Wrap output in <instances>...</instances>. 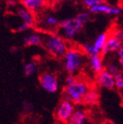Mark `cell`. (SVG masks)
Wrapping results in <instances>:
<instances>
[{"instance_id": "obj_4", "label": "cell", "mask_w": 123, "mask_h": 124, "mask_svg": "<svg viewBox=\"0 0 123 124\" xmlns=\"http://www.w3.org/2000/svg\"><path fill=\"white\" fill-rule=\"evenodd\" d=\"M59 27L63 29V33L67 38H74L83 29L84 25L76 17L59 22Z\"/></svg>"}, {"instance_id": "obj_10", "label": "cell", "mask_w": 123, "mask_h": 124, "mask_svg": "<svg viewBox=\"0 0 123 124\" xmlns=\"http://www.w3.org/2000/svg\"><path fill=\"white\" fill-rule=\"evenodd\" d=\"M89 63H90L91 69L96 74L99 73L102 70H104L103 62H102L101 54H95L89 55Z\"/></svg>"}, {"instance_id": "obj_19", "label": "cell", "mask_w": 123, "mask_h": 124, "mask_svg": "<svg viewBox=\"0 0 123 124\" xmlns=\"http://www.w3.org/2000/svg\"><path fill=\"white\" fill-rule=\"evenodd\" d=\"M105 70L108 72H109L112 76H115V75H116V74L121 72V66H119L117 64H115V63H111V64H109L107 66V69H105Z\"/></svg>"}, {"instance_id": "obj_23", "label": "cell", "mask_w": 123, "mask_h": 124, "mask_svg": "<svg viewBox=\"0 0 123 124\" xmlns=\"http://www.w3.org/2000/svg\"><path fill=\"white\" fill-rule=\"evenodd\" d=\"M102 3V0H84V4L86 6L87 8H91V6L96 5Z\"/></svg>"}, {"instance_id": "obj_18", "label": "cell", "mask_w": 123, "mask_h": 124, "mask_svg": "<svg viewBox=\"0 0 123 124\" xmlns=\"http://www.w3.org/2000/svg\"><path fill=\"white\" fill-rule=\"evenodd\" d=\"M114 80H115V88H116L119 91L123 90V74L122 72L116 74L114 76Z\"/></svg>"}, {"instance_id": "obj_27", "label": "cell", "mask_w": 123, "mask_h": 124, "mask_svg": "<svg viewBox=\"0 0 123 124\" xmlns=\"http://www.w3.org/2000/svg\"><path fill=\"white\" fill-rule=\"evenodd\" d=\"M30 29V28H29L27 24H25V23H23L22 25L18 26L17 31H18V32H23V31H26L27 29Z\"/></svg>"}, {"instance_id": "obj_14", "label": "cell", "mask_w": 123, "mask_h": 124, "mask_svg": "<svg viewBox=\"0 0 123 124\" xmlns=\"http://www.w3.org/2000/svg\"><path fill=\"white\" fill-rule=\"evenodd\" d=\"M112 7L113 6H110L108 4L102 2L99 4L91 6V8H89V10L92 14L103 13V14H107V15H112Z\"/></svg>"}, {"instance_id": "obj_3", "label": "cell", "mask_w": 123, "mask_h": 124, "mask_svg": "<svg viewBox=\"0 0 123 124\" xmlns=\"http://www.w3.org/2000/svg\"><path fill=\"white\" fill-rule=\"evenodd\" d=\"M64 66L69 75H73L83 64V54L75 48L67 49L64 54Z\"/></svg>"}, {"instance_id": "obj_25", "label": "cell", "mask_w": 123, "mask_h": 124, "mask_svg": "<svg viewBox=\"0 0 123 124\" xmlns=\"http://www.w3.org/2000/svg\"><path fill=\"white\" fill-rule=\"evenodd\" d=\"M115 39H117V40H119V41H122V40H123V33H122V30H116L115 32H114V34L113 35Z\"/></svg>"}, {"instance_id": "obj_15", "label": "cell", "mask_w": 123, "mask_h": 124, "mask_svg": "<svg viewBox=\"0 0 123 124\" xmlns=\"http://www.w3.org/2000/svg\"><path fill=\"white\" fill-rule=\"evenodd\" d=\"M43 43V38L38 34H31L30 35L25 37L23 41L24 46H40Z\"/></svg>"}, {"instance_id": "obj_20", "label": "cell", "mask_w": 123, "mask_h": 124, "mask_svg": "<svg viewBox=\"0 0 123 124\" xmlns=\"http://www.w3.org/2000/svg\"><path fill=\"white\" fill-rule=\"evenodd\" d=\"M83 47V50L85 52V54H87L88 55H91V54H101L99 51H97L92 44H89V43H85L82 46Z\"/></svg>"}, {"instance_id": "obj_33", "label": "cell", "mask_w": 123, "mask_h": 124, "mask_svg": "<svg viewBox=\"0 0 123 124\" xmlns=\"http://www.w3.org/2000/svg\"><path fill=\"white\" fill-rule=\"evenodd\" d=\"M91 124H96V123H91Z\"/></svg>"}, {"instance_id": "obj_1", "label": "cell", "mask_w": 123, "mask_h": 124, "mask_svg": "<svg viewBox=\"0 0 123 124\" xmlns=\"http://www.w3.org/2000/svg\"><path fill=\"white\" fill-rule=\"evenodd\" d=\"M90 89L89 85L85 81L76 79L68 84L64 88V99L72 102L74 105L83 104V97Z\"/></svg>"}, {"instance_id": "obj_28", "label": "cell", "mask_w": 123, "mask_h": 124, "mask_svg": "<svg viewBox=\"0 0 123 124\" xmlns=\"http://www.w3.org/2000/svg\"><path fill=\"white\" fill-rule=\"evenodd\" d=\"M75 80H76V78L73 75H68L67 77L65 78V83H66V85L72 83V82H74Z\"/></svg>"}, {"instance_id": "obj_30", "label": "cell", "mask_w": 123, "mask_h": 124, "mask_svg": "<svg viewBox=\"0 0 123 124\" xmlns=\"http://www.w3.org/2000/svg\"><path fill=\"white\" fill-rule=\"evenodd\" d=\"M102 124H116V123L111 120H107V121H105Z\"/></svg>"}, {"instance_id": "obj_7", "label": "cell", "mask_w": 123, "mask_h": 124, "mask_svg": "<svg viewBox=\"0 0 123 124\" xmlns=\"http://www.w3.org/2000/svg\"><path fill=\"white\" fill-rule=\"evenodd\" d=\"M96 85L101 88H104L107 90L115 89V80L114 76H112L109 72L106 70H102V72L96 74Z\"/></svg>"}, {"instance_id": "obj_31", "label": "cell", "mask_w": 123, "mask_h": 124, "mask_svg": "<svg viewBox=\"0 0 123 124\" xmlns=\"http://www.w3.org/2000/svg\"><path fill=\"white\" fill-rule=\"evenodd\" d=\"M56 1H64V0H56Z\"/></svg>"}, {"instance_id": "obj_6", "label": "cell", "mask_w": 123, "mask_h": 124, "mask_svg": "<svg viewBox=\"0 0 123 124\" xmlns=\"http://www.w3.org/2000/svg\"><path fill=\"white\" fill-rule=\"evenodd\" d=\"M39 82L41 88L48 93L57 92L60 87L58 78L51 72H44L40 74L39 78Z\"/></svg>"}, {"instance_id": "obj_13", "label": "cell", "mask_w": 123, "mask_h": 124, "mask_svg": "<svg viewBox=\"0 0 123 124\" xmlns=\"http://www.w3.org/2000/svg\"><path fill=\"white\" fill-rule=\"evenodd\" d=\"M65 124H87V115L85 111L80 108L75 109Z\"/></svg>"}, {"instance_id": "obj_5", "label": "cell", "mask_w": 123, "mask_h": 124, "mask_svg": "<svg viewBox=\"0 0 123 124\" xmlns=\"http://www.w3.org/2000/svg\"><path fill=\"white\" fill-rule=\"evenodd\" d=\"M75 110V105L72 102L64 99L60 103L55 110V117L61 123H66Z\"/></svg>"}, {"instance_id": "obj_16", "label": "cell", "mask_w": 123, "mask_h": 124, "mask_svg": "<svg viewBox=\"0 0 123 124\" xmlns=\"http://www.w3.org/2000/svg\"><path fill=\"white\" fill-rule=\"evenodd\" d=\"M108 35H108V33H106V32H103V33L100 34V35L96 38L94 43L92 44L95 48L97 51H99L100 53H101V51L102 50V48L104 47V46H105L106 41H107V40H108Z\"/></svg>"}, {"instance_id": "obj_26", "label": "cell", "mask_w": 123, "mask_h": 124, "mask_svg": "<svg viewBox=\"0 0 123 124\" xmlns=\"http://www.w3.org/2000/svg\"><path fill=\"white\" fill-rule=\"evenodd\" d=\"M117 55L119 58V62L121 66H122L123 65V48H121L117 51Z\"/></svg>"}, {"instance_id": "obj_24", "label": "cell", "mask_w": 123, "mask_h": 124, "mask_svg": "<svg viewBox=\"0 0 123 124\" xmlns=\"http://www.w3.org/2000/svg\"><path fill=\"white\" fill-rule=\"evenodd\" d=\"M23 109H24L25 112L30 113V112H32L33 109H34V105L31 103H26L23 105Z\"/></svg>"}, {"instance_id": "obj_17", "label": "cell", "mask_w": 123, "mask_h": 124, "mask_svg": "<svg viewBox=\"0 0 123 124\" xmlns=\"http://www.w3.org/2000/svg\"><path fill=\"white\" fill-rule=\"evenodd\" d=\"M37 66L34 61L31 62H28L24 65L23 66V71H24V74H25L27 77H30L33 74L36 72Z\"/></svg>"}, {"instance_id": "obj_11", "label": "cell", "mask_w": 123, "mask_h": 124, "mask_svg": "<svg viewBox=\"0 0 123 124\" xmlns=\"http://www.w3.org/2000/svg\"><path fill=\"white\" fill-rule=\"evenodd\" d=\"M100 95L96 89H89L83 97V104L87 106H94L99 103Z\"/></svg>"}, {"instance_id": "obj_21", "label": "cell", "mask_w": 123, "mask_h": 124, "mask_svg": "<svg viewBox=\"0 0 123 124\" xmlns=\"http://www.w3.org/2000/svg\"><path fill=\"white\" fill-rule=\"evenodd\" d=\"M76 18L84 25V24H85V23H88V22L91 20V15H90V13H88V12L84 11V12L79 13L78 15L76 16Z\"/></svg>"}, {"instance_id": "obj_22", "label": "cell", "mask_w": 123, "mask_h": 124, "mask_svg": "<svg viewBox=\"0 0 123 124\" xmlns=\"http://www.w3.org/2000/svg\"><path fill=\"white\" fill-rule=\"evenodd\" d=\"M45 22H46V25L49 26V27H55V26H57L59 24V21L58 19L56 17H54V16H48L46 18V20H45Z\"/></svg>"}, {"instance_id": "obj_8", "label": "cell", "mask_w": 123, "mask_h": 124, "mask_svg": "<svg viewBox=\"0 0 123 124\" xmlns=\"http://www.w3.org/2000/svg\"><path fill=\"white\" fill-rule=\"evenodd\" d=\"M23 8L32 13L40 11L46 6L47 0H19Z\"/></svg>"}, {"instance_id": "obj_29", "label": "cell", "mask_w": 123, "mask_h": 124, "mask_svg": "<svg viewBox=\"0 0 123 124\" xmlns=\"http://www.w3.org/2000/svg\"><path fill=\"white\" fill-rule=\"evenodd\" d=\"M7 4L10 7H14V6H15V4H16V1H15V0H8Z\"/></svg>"}, {"instance_id": "obj_9", "label": "cell", "mask_w": 123, "mask_h": 124, "mask_svg": "<svg viewBox=\"0 0 123 124\" xmlns=\"http://www.w3.org/2000/svg\"><path fill=\"white\" fill-rule=\"evenodd\" d=\"M121 48H122V41L115 39L113 35H108V38L106 41L104 47L101 51V54H108L111 52H117Z\"/></svg>"}, {"instance_id": "obj_12", "label": "cell", "mask_w": 123, "mask_h": 124, "mask_svg": "<svg viewBox=\"0 0 123 124\" xmlns=\"http://www.w3.org/2000/svg\"><path fill=\"white\" fill-rule=\"evenodd\" d=\"M16 13H17V15L19 16L20 17H21V19L23 21V23L27 24L29 28L34 27V25H35V20L32 12L26 10L25 8L21 7V8H17Z\"/></svg>"}, {"instance_id": "obj_32", "label": "cell", "mask_w": 123, "mask_h": 124, "mask_svg": "<svg viewBox=\"0 0 123 124\" xmlns=\"http://www.w3.org/2000/svg\"><path fill=\"white\" fill-rule=\"evenodd\" d=\"M60 124H65V123H61V122H60Z\"/></svg>"}, {"instance_id": "obj_2", "label": "cell", "mask_w": 123, "mask_h": 124, "mask_svg": "<svg viewBox=\"0 0 123 124\" xmlns=\"http://www.w3.org/2000/svg\"><path fill=\"white\" fill-rule=\"evenodd\" d=\"M45 48L55 57H62L67 51V46L64 39L57 35H48L43 39Z\"/></svg>"}]
</instances>
